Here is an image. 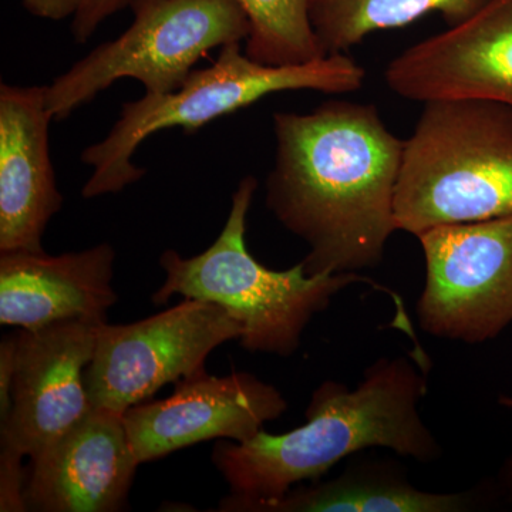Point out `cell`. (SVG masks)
I'll use <instances>...</instances> for the list:
<instances>
[{"label":"cell","mask_w":512,"mask_h":512,"mask_svg":"<svg viewBox=\"0 0 512 512\" xmlns=\"http://www.w3.org/2000/svg\"><path fill=\"white\" fill-rule=\"evenodd\" d=\"M275 161L265 202L306 242L308 275L382 264L397 231L394 194L404 141L375 104L328 100L311 113H275Z\"/></svg>","instance_id":"1"},{"label":"cell","mask_w":512,"mask_h":512,"mask_svg":"<svg viewBox=\"0 0 512 512\" xmlns=\"http://www.w3.org/2000/svg\"><path fill=\"white\" fill-rule=\"evenodd\" d=\"M429 360L382 357L367 367L356 389L326 380L312 394L306 423L288 433L259 431L244 443L220 440L211 461L231 494L218 511L249 512L279 500L302 481H318L336 464L373 447L429 464L441 446L421 419Z\"/></svg>","instance_id":"2"},{"label":"cell","mask_w":512,"mask_h":512,"mask_svg":"<svg viewBox=\"0 0 512 512\" xmlns=\"http://www.w3.org/2000/svg\"><path fill=\"white\" fill-rule=\"evenodd\" d=\"M256 190L255 177L242 178L227 222L210 248L190 258L173 249L161 255L165 279L151 298L154 305H165L174 295L217 303L242 326V348L289 357L301 346L311 320L328 309L338 293L350 285L367 284L393 299L397 328L414 335L400 296L367 276L308 275L302 262L286 271H272L256 261L247 247L248 212Z\"/></svg>","instance_id":"3"},{"label":"cell","mask_w":512,"mask_h":512,"mask_svg":"<svg viewBox=\"0 0 512 512\" xmlns=\"http://www.w3.org/2000/svg\"><path fill=\"white\" fill-rule=\"evenodd\" d=\"M512 215V107L480 99L424 103L404 141L394 194L397 231Z\"/></svg>","instance_id":"4"},{"label":"cell","mask_w":512,"mask_h":512,"mask_svg":"<svg viewBox=\"0 0 512 512\" xmlns=\"http://www.w3.org/2000/svg\"><path fill=\"white\" fill-rule=\"evenodd\" d=\"M221 49L210 67L192 70L175 92L146 94L123 104L110 133L83 151V163L93 168L82 190L86 200L117 194L140 181L146 170L133 163L134 154L143 141L158 131L180 127L191 133L275 93H353L362 89L366 79L365 67L348 53L309 63L272 66L252 60L242 52L241 43Z\"/></svg>","instance_id":"5"},{"label":"cell","mask_w":512,"mask_h":512,"mask_svg":"<svg viewBox=\"0 0 512 512\" xmlns=\"http://www.w3.org/2000/svg\"><path fill=\"white\" fill-rule=\"evenodd\" d=\"M130 28L97 46L47 86L53 120H66L120 79L161 96L183 86L217 47L247 40L251 26L235 0H133Z\"/></svg>","instance_id":"6"},{"label":"cell","mask_w":512,"mask_h":512,"mask_svg":"<svg viewBox=\"0 0 512 512\" xmlns=\"http://www.w3.org/2000/svg\"><path fill=\"white\" fill-rule=\"evenodd\" d=\"M242 326L222 306L187 299L150 318L101 323L87 366L86 387L94 409L123 416L147 402L165 384L205 370V360L222 343L241 339Z\"/></svg>","instance_id":"7"},{"label":"cell","mask_w":512,"mask_h":512,"mask_svg":"<svg viewBox=\"0 0 512 512\" xmlns=\"http://www.w3.org/2000/svg\"><path fill=\"white\" fill-rule=\"evenodd\" d=\"M417 239L426 262L421 330L468 345L498 338L512 323V215L444 225Z\"/></svg>","instance_id":"8"},{"label":"cell","mask_w":512,"mask_h":512,"mask_svg":"<svg viewBox=\"0 0 512 512\" xmlns=\"http://www.w3.org/2000/svg\"><path fill=\"white\" fill-rule=\"evenodd\" d=\"M101 323L73 319L20 330L2 446L33 458L93 412L84 375Z\"/></svg>","instance_id":"9"},{"label":"cell","mask_w":512,"mask_h":512,"mask_svg":"<svg viewBox=\"0 0 512 512\" xmlns=\"http://www.w3.org/2000/svg\"><path fill=\"white\" fill-rule=\"evenodd\" d=\"M288 402L272 384L245 372L224 377L205 370L175 383L170 397L130 407L123 414L140 464L208 440H251Z\"/></svg>","instance_id":"10"},{"label":"cell","mask_w":512,"mask_h":512,"mask_svg":"<svg viewBox=\"0 0 512 512\" xmlns=\"http://www.w3.org/2000/svg\"><path fill=\"white\" fill-rule=\"evenodd\" d=\"M403 99H480L512 107V0H488L466 22L427 37L387 64Z\"/></svg>","instance_id":"11"},{"label":"cell","mask_w":512,"mask_h":512,"mask_svg":"<svg viewBox=\"0 0 512 512\" xmlns=\"http://www.w3.org/2000/svg\"><path fill=\"white\" fill-rule=\"evenodd\" d=\"M32 460L25 503L40 512H119L140 461L120 414L93 412Z\"/></svg>","instance_id":"12"},{"label":"cell","mask_w":512,"mask_h":512,"mask_svg":"<svg viewBox=\"0 0 512 512\" xmlns=\"http://www.w3.org/2000/svg\"><path fill=\"white\" fill-rule=\"evenodd\" d=\"M46 93L47 86L0 84V254L45 252L43 234L63 207Z\"/></svg>","instance_id":"13"},{"label":"cell","mask_w":512,"mask_h":512,"mask_svg":"<svg viewBox=\"0 0 512 512\" xmlns=\"http://www.w3.org/2000/svg\"><path fill=\"white\" fill-rule=\"evenodd\" d=\"M114 259L110 244L56 256L0 255V323L36 330L63 320L107 322L117 302Z\"/></svg>","instance_id":"14"},{"label":"cell","mask_w":512,"mask_h":512,"mask_svg":"<svg viewBox=\"0 0 512 512\" xmlns=\"http://www.w3.org/2000/svg\"><path fill=\"white\" fill-rule=\"evenodd\" d=\"M481 507L480 490L430 493L414 487L393 463L365 461L332 480L291 488L249 512H467Z\"/></svg>","instance_id":"15"},{"label":"cell","mask_w":512,"mask_h":512,"mask_svg":"<svg viewBox=\"0 0 512 512\" xmlns=\"http://www.w3.org/2000/svg\"><path fill=\"white\" fill-rule=\"evenodd\" d=\"M488 0H311L313 32L326 56L348 53L370 33L404 28L440 13L448 28L466 22Z\"/></svg>","instance_id":"16"},{"label":"cell","mask_w":512,"mask_h":512,"mask_svg":"<svg viewBox=\"0 0 512 512\" xmlns=\"http://www.w3.org/2000/svg\"><path fill=\"white\" fill-rule=\"evenodd\" d=\"M249 20L245 53L272 66L303 64L325 57L313 32L311 0H235Z\"/></svg>","instance_id":"17"},{"label":"cell","mask_w":512,"mask_h":512,"mask_svg":"<svg viewBox=\"0 0 512 512\" xmlns=\"http://www.w3.org/2000/svg\"><path fill=\"white\" fill-rule=\"evenodd\" d=\"M22 454L8 446L0 451V511H28L25 503Z\"/></svg>","instance_id":"18"},{"label":"cell","mask_w":512,"mask_h":512,"mask_svg":"<svg viewBox=\"0 0 512 512\" xmlns=\"http://www.w3.org/2000/svg\"><path fill=\"white\" fill-rule=\"evenodd\" d=\"M131 2L133 0H84L82 9L73 18V39L86 43L104 20L127 8Z\"/></svg>","instance_id":"19"},{"label":"cell","mask_w":512,"mask_h":512,"mask_svg":"<svg viewBox=\"0 0 512 512\" xmlns=\"http://www.w3.org/2000/svg\"><path fill=\"white\" fill-rule=\"evenodd\" d=\"M16 349L18 338L12 336L0 345V420L8 419L12 409L13 380L16 370Z\"/></svg>","instance_id":"20"},{"label":"cell","mask_w":512,"mask_h":512,"mask_svg":"<svg viewBox=\"0 0 512 512\" xmlns=\"http://www.w3.org/2000/svg\"><path fill=\"white\" fill-rule=\"evenodd\" d=\"M84 0H22L30 15L46 20L74 18L82 9Z\"/></svg>","instance_id":"21"},{"label":"cell","mask_w":512,"mask_h":512,"mask_svg":"<svg viewBox=\"0 0 512 512\" xmlns=\"http://www.w3.org/2000/svg\"><path fill=\"white\" fill-rule=\"evenodd\" d=\"M500 484L505 498L512 505V458L504 464L500 474Z\"/></svg>","instance_id":"22"},{"label":"cell","mask_w":512,"mask_h":512,"mask_svg":"<svg viewBox=\"0 0 512 512\" xmlns=\"http://www.w3.org/2000/svg\"><path fill=\"white\" fill-rule=\"evenodd\" d=\"M498 403H500L501 406L507 407V409L512 410V397L501 396L500 399H498Z\"/></svg>","instance_id":"23"}]
</instances>
